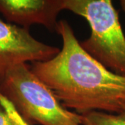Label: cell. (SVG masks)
Here are the masks:
<instances>
[{
  "instance_id": "1",
  "label": "cell",
  "mask_w": 125,
  "mask_h": 125,
  "mask_svg": "<svg viewBox=\"0 0 125 125\" xmlns=\"http://www.w3.org/2000/svg\"><path fill=\"white\" fill-rule=\"evenodd\" d=\"M56 31L62 38V48L48 61L33 62V72L64 107L79 115L125 111V76L110 71L91 57L67 21H58Z\"/></svg>"
},
{
  "instance_id": "2",
  "label": "cell",
  "mask_w": 125,
  "mask_h": 125,
  "mask_svg": "<svg viewBox=\"0 0 125 125\" xmlns=\"http://www.w3.org/2000/svg\"><path fill=\"white\" fill-rule=\"evenodd\" d=\"M0 93L29 125H82L81 115L64 107L27 63L7 72L0 83Z\"/></svg>"
},
{
  "instance_id": "3",
  "label": "cell",
  "mask_w": 125,
  "mask_h": 125,
  "mask_svg": "<svg viewBox=\"0 0 125 125\" xmlns=\"http://www.w3.org/2000/svg\"><path fill=\"white\" fill-rule=\"evenodd\" d=\"M65 10L89 24L90 35L81 47L110 71L125 76V36L111 0H65Z\"/></svg>"
},
{
  "instance_id": "4",
  "label": "cell",
  "mask_w": 125,
  "mask_h": 125,
  "mask_svg": "<svg viewBox=\"0 0 125 125\" xmlns=\"http://www.w3.org/2000/svg\"><path fill=\"white\" fill-rule=\"evenodd\" d=\"M59 51L35 39L29 29L0 19V83L12 67L27 62L47 61Z\"/></svg>"
},
{
  "instance_id": "5",
  "label": "cell",
  "mask_w": 125,
  "mask_h": 125,
  "mask_svg": "<svg viewBox=\"0 0 125 125\" xmlns=\"http://www.w3.org/2000/svg\"><path fill=\"white\" fill-rule=\"evenodd\" d=\"M65 0H0V13L7 22L29 29L33 24L43 25L56 31L57 17L65 10Z\"/></svg>"
},
{
  "instance_id": "6",
  "label": "cell",
  "mask_w": 125,
  "mask_h": 125,
  "mask_svg": "<svg viewBox=\"0 0 125 125\" xmlns=\"http://www.w3.org/2000/svg\"><path fill=\"white\" fill-rule=\"evenodd\" d=\"M82 125H125V110L119 113L93 111L81 115Z\"/></svg>"
},
{
  "instance_id": "7",
  "label": "cell",
  "mask_w": 125,
  "mask_h": 125,
  "mask_svg": "<svg viewBox=\"0 0 125 125\" xmlns=\"http://www.w3.org/2000/svg\"><path fill=\"white\" fill-rule=\"evenodd\" d=\"M0 104L4 108V109L8 113L9 116L13 121L15 125H31L27 123L26 121L23 119L22 117L20 115V114L15 109L13 106L10 104L7 99L4 97L0 93Z\"/></svg>"
},
{
  "instance_id": "8",
  "label": "cell",
  "mask_w": 125,
  "mask_h": 125,
  "mask_svg": "<svg viewBox=\"0 0 125 125\" xmlns=\"http://www.w3.org/2000/svg\"><path fill=\"white\" fill-rule=\"evenodd\" d=\"M0 125H15L8 113L0 104Z\"/></svg>"
},
{
  "instance_id": "9",
  "label": "cell",
  "mask_w": 125,
  "mask_h": 125,
  "mask_svg": "<svg viewBox=\"0 0 125 125\" xmlns=\"http://www.w3.org/2000/svg\"><path fill=\"white\" fill-rule=\"evenodd\" d=\"M120 3L122 9L123 10V11H124V13L125 14V0H121L120 1Z\"/></svg>"
}]
</instances>
